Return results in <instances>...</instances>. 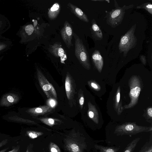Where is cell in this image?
Instances as JSON below:
<instances>
[{"label":"cell","mask_w":152,"mask_h":152,"mask_svg":"<svg viewBox=\"0 0 152 152\" xmlns=\"http://www.w3.org/2000/svg\"><path fill=\"white\" fill-rule=\"evenodd\" d=\"M114 1L115 8L109 12L105 11L106 15L105 18H106L107 23L113 28H115L122 22L125 10L134 6L133 4H131L127 6L124 5L120 7L118 6L116 1L114 0Z\"/></svg>","instance_id":"6da1fadb"},{"label":"cell","mask_w":152,"mask_h":152,"mask_svg":"<svg viewBox=\"0 0 152 152\" xmlns=\"http://www.w3.org/2000/svg\"><path fill=\"white\" fill-rule=\"evenodd\" d=\"M136 27L135 24L124 35L121 37L118 45L120 53H123V56L126 57L130 50L134 48L137 44V39L134 33Z\"/></svg>","instance_id":"7a4b0ae2"},{"label":"cell","mask_w":152,"mask_h":152,"mask_svg":"<svg viewBox=\"0 0 152 152\" xmlns=\"http://www.w3.org/2000/svg\"><path fill=\"white\" fill-rule=\"evenodd\" d=\"M152 130V127L140 126L134 123H126L118 126L114 133L118 135H132L143 132H149Z\"/></svg>","instance_id":"3957f363"},{"label":"cell","mask_w":152,"mask_h":152,"mask_svg":"<svg viewBox=\"0 0 152 152\" xmlns=\"http://www.w3.org/2000/svg\"><path fill=\"white\" fill-rule=\"evenodd\" d=\"M75 39V54L82 65L86 69H90L91 65L88 53L82 40L74 34Z\"/></svg>","instance_id":"277c9868"},{"label":"cell","mask_w":152,"mask_h":152,"mask_svg":"<svg viewBox=\"0 0 152 152\" xmlns=\"http://www.w3.org/2000/svg\"><path fill=\"white\" fill-rule=\"evenodd\" d=\"M129 84L130 102L128 105H125L124 109L131 108L136 104L141 91L140 82L136 76H133L131 77L129 80Z\"/></svg>","instance_id":"5b68a950"},{"label":"cell","mask_w":152,"mask_h":152,"mask_svg":"<svg viewBox=\"0 0 152 152\" xmlns=\"http://www.w3.org/2000/svg\"><path fill=\"white\" fill-rule=\"evenodd\" d=\"M37 76L39 85L47 98L56 99L57 93L54 87L38 69L37 70Z\"/></svg>","instance_id":"8992f818"},{"label":"cell","mask_w":152,"mask_h":152,"mask_svg":"<svg viewBox=\"0 0 152 152\" xmlns=\"http://www.w3.org/2000/svg\"><path fill=\"white\" fill-rule=\"evenodd\" d=\"M60 33L62 39L67 47L69 48L73 46L72 42L73 36V31L71 26L67 21L65 22L64 26L61 30Z\"/></svg>","instance_id":"52a82bcc"},{"label":"cell","mask_w":152,"mask_h":152,"mask_svg":"<svg viewBox=\"0 0 152 152\" xmlns=\"http://www.w3.org/2000/svg\"><path fill=\"white\" fill-rule=\"evenodd\" d=\"M66 145L67 149L70 152H83L86 148L85 143L74 139L68 140Z\"/></svg>","instance_id":"ba28073f"},{"label":"cell","mask_w":152,"mask_h":152,"mask_svg":"<svg viewBox=\"0 0 152 152\" xmlns=\"http://www.w3.org/2000/svg\"><path fill=\"white\" fill-rule=\"evenodd\" d=\"M65 86L67 97L69 101L71 100L74 97L75 89L72 78L68 73L66 76Z\"/></svg>","instance_id":"9c48e42d"},{"label":"cell","mask_w":152,"mask_h":152,"mask_svg":"<svg viewBox=\"0 0 152 152\" xmlns=\"http://www.w3.org/2000/svg\"><path fill=\"white\" fill-rule=\"evenodd\" d=\"M13 45L12 41L11 39L3 36L0 37V56H4Z\"/></svg>","instance_id":"30bf717a"},{"label":"cell","mask_w":152,"mask_h":152,"mask_svg":"<svg viewBox=\"0 0 152 152\" xmlns=\"http://www.w3.org/2000/svg\"><path fill=\"white\" fill-rule=\"evenodd\" d=\"M92 59L94 66L99 72H101L103 66V58L100 52L98 50H95L93 53Z\"/></svg>","instance_id":"8fae6325"},{"label":"cell","mask_w":152,"mask_h":152,"mask_svg":"<svg viewBox=\"0 0 152 152\" xmlns=\"http://www.w3.org/2000/svg\"><path fill=\"white\" fill-rule=\"evenodd\" d=\"M90 29L92 36L94 39L98 40H100L102 39L103 36L102 31L94 19L92 20Z\"/></svg>","instance_id":"7c38bea8"},{"label":"cell","mask_w":152,"mask_h":152,"mask_svg":"<svg viewBox=\"0 0 152 152\" xmlns=\"http://www.w3.org/2000/svg\"><path fill=\"white\" fill-rule=\"evenodd\" d=\"M72 12L81 20L88 23L89 20L87 16L80 8L71 3L68 4Z\"/></svg>","instance_id":"4fadbf2b"},{"label":"cell","mask_w":152,"mask_h":152,"mask_svg":"<svg viewBox=\"0 0 152 152\" xmlns=\"http://www.w3.org/2000/svg\"><path fill=\"white\" fill-rule=\"evenodd\" d=\"M61 45L58 43H56L50 46L49 51L53 55L56 57H66L64 49L61 47Z\"/></svg>","instance_id":"5bb4252c"},{"label":"cell","mask_w":152,"mask_h":152,"mask_svg":"<svg viewBox=\"0 0 152 152\" xmlns=\"http://www.w3.org/2000/svg\"><path fill=\"white\" fill-rule=\"evenodd\" d=\"M11 27L10 20L5 15L0 14V37L7 31Z\"/></svg>","instance_id":"9a60e30c"},{"label":"cell","mask_w":152,"mask_h":152,"mask_svg":"<svg viewBox=\"0 0 152 152\" xmlns=\"http://www.w3.org/2000/svg\"><path fill=\"white\" fill-rule=\"evenodd\" d=\"M52 110L53 108L47 105H45L33 108L30 110V111L34 115H40L50 113Z\"/></svg>","instance_id":"2e32d148"},{"label":"cell","mask_w":152,"mask_h":152,"mask_svg":"<svg viewBox=\"0 0 152 152\" xmlns=\"http://www.w3.org/2000/svg\"><path fill=\"white\" fill-rule=\"evenodd\" d=\"M88 115L89 117L95 123H99L98 113L95 106L90 102L88 103Z\"/></svg>","instance_id":"e0dca14e"},{"label":"cell","mask_w":152,"mask_h":152,"mask_svg":"<svg viewBox=\"0 0 152 152\" xmlns=\"http://www.w3.org/2000/svg\"><path fill=\"white\" fill-rule=\"evenodd\" d=\"M60 10L59 4L56 3L53 4L48 12V17L50 19H54L58 16Z\"/></svg>","instance_id":"ac0fdd59"},{"label":"cell","mask_w":152,"mask_h":152,"mask_svg":"<svg viewBox=\"0 0 152 152\" xmlns=\"http://www.w3.org/2000/svg\"><path fill=\"white\" fill-rule=\"evenodd\" d=\"M95 147L99 151V152H117L119 149V147H105L98 144H96Z\"/></svg>","instance_id":"d6986e66"},{"label":"cell","mask_w":152,"mask_h":152,"mask_svg":"<svg viewBox=\"0 0 152 152\" xmlns=\"http://www.w3.org/2000/svg\"><path fill=\"white\" fill-rule=\"evenodd\" d=\"M38 119L44 124L50 126L61 122L59 120L50 118H40Z\"/></svg>","instance_id":"ffe728a7"},{"label":"cell","mask_w":152,"mask_h":152,"mask_svg":"<svg viewBox=\"0 0 152 152\" xmlns=\"http://www.w3.org/2000/svg\"><path fill=\"white\" fill-rule=\"evenodd\" d=\"M120 99V88L118 87L115 96V108L117 111L118 114H120L122 111V107L119 104Z\"/></svg>","instance_id":"44dd1931"},{"label":"cell","mask_w":152,"mask_h":152,"mask_svg":"<svg viewBox=\"0 0 152 152\" xmlns=\"http://www.w3.org/2000/svg\"><path fill=\"white\" fill-rule=\"evenodd\" d=\"M140 139V137H137L133 140L128 145L124 152H133Z\"/></svg>","instance_id":"7402d4cb"},{"label":"cell","mask_w":152,"mask_h":152,"mask_svg":"<svg viewBox=\"0 0 152 152\" xmlns=\"http://www.w3.org/2000/svg\"><path fill=\"white\" fill-rule=\"evenodd\" d=\"M138 152H152L151 136L150 140L144 145Z\"/></svg>","instance_id":"603a6c76"},{"label":"cell","mask_w":152,"mask_h":152,"mask_svg":"<svg viewBox=\"0 0 152 152\" xmlns=\"http://www.w3.org/2000/svg\"><path fill=\"white\" fill-rule=\"evenodd\" d=\"M137 9H144L151 14H152V4L150 2H146L137 6Z\"/></svg>","instance_id":"cb8c5ba5"},{"label":"cell","mask_w":152,"mask_h":152,"mask_svg":"<svg viewBox=\"0 0 152 152\" xmlns=\"http://www.w3.org/2000/svg\"><path fill=\"white\" fill-rule=\"evenodd\" d=\"M26 133L28 136L31 139L36 138L43 134L42 132L32 131H28Z\"/></svg>","instance_id":"d4e9b609"},{"label":"cell","mask_w":152,"mask_h":152,"mask_svg":"<svg viewBox=\"0 0 152 152\" xmlns=\"http://www.w3.org/2000/svg\"><path fill=\"white\" fill-rule=\"evenodd\" d=\"M57 104V101L54 98L48 99L46 101L47 105L52 108L55 107Z\"/></svg>","instance_id":"484cf974"},{"label":"cell","mask_w":152,"mask_h":152,"mask_svg":"<svg viewBox=\"0 0 152 152\" xmlns=\"http://www.w3.org/2000/svg\"><path fill=\"white\" fill-rule=\"evenodd\" d=\"M50 152H61L59 147L53 142L50 143L49 145Z\"/></svg>","instance_id":"4316f807"},{"label":"cell","mask_w":152,"mask_h":152,"mask_svg":"<svg viewBox=\"0 0 152 152\" xmlns=\"http://www.w3.org/2000/svg\"><path fill=\"white\" fill-rule=\"evenodd\" d=\"M90 86L93 89L96 91H99L100 89V87L96 83L92 81L88 82Z\"/></svg>","instance_id":"83f0119b"},{"label":"cell","mask_w":152,"mask_h":152,"mask_svg":"<svg viewBox=\"0 0 152 152\" xmlns=\"http://www.w3.org/2000/svg\"><path fill=\"white\" fill-rule=\"evenodd\" d=\"M84 101V98L83 96H81L79 98V104L81 108H83Z\"/></svg>","instance_id":"f1b7e54d"},{"label":"cell","mask_w":152,"mask_h":152,"mask_svg":"<svg viewBox=\"0 0 152 152\" xmlns=\"http://www.w3.org/2000/svg\"><path fill=\"white\" fill-rule=\"evenodd\" d=\"M140 59L142 63L143 64L145 65L146 64L145 57L144 55H141L140 57Z\"/></svg>","instance_id":"f546056e"},{"label":"cell","mask_w":152,"mask_h":152,"mask_svg":"<svg viewBox=\"0 0 152 152\" xmlns=\"http://www.w3.org/2000/svg\"><path fill=\"white\" fill-rule=\"evenodd\" d=\"M148 115L151 118L152 117V108L150 107L148 108L147 110Z\"/></svg>","instance_id":"4dcf8cb0"},{"label":"cell","mask_w":152,"mask_h":152,"mask_svg":"<svg viewBox=\"0 0 152 152\" xmlns=\"http://www.w3.org/2000/svg\"><path fill=\"white\" fill-rule=\"evenodd\" d=\"M8 141V140L6 139L0 142V148L5 145L7 142Z\"/></svg>","instance_id":"1f68e13d"},{"label":"cell","mask_w":152,"mask_h":152,"mask_svg":"<svg viewBox=\"0 0 152 152\" xmlns=\"http://www.w3.org/2000/svg\"><path fill=\"white\" fill-rule=\"evenodd\" d=\"M8 152H20V147L18 146Z\"/></svg>","instance_id":"d6a6232c"},{"label":"cell","mask_w":152,"mask_h":152,"mask_svg":"<svg viewBox=\"0 0 152 152\" xmlns=\"http://www.w3.org/2000/svg\"><path fill=\"white\" fill-rule=\"evenodd\" d=\"M8 100L10 102H12L14 101V99L11 96H9L7 97Z\"/></svg>","instance_id":"836d02e7"},{"label":"cell","mask_w":152,"mask_h":152,"mask_svg":"<svg viewBox=\"0 0 152 152\" xmlns=\"http://www.w3.org/2000/svg\"><path fill=\"white\" fill-rule=\"evenodd\" d=\"M9 148H6L0 151V152H5Z\"/></svg>","instance_id":"e575fe53"},{"label":"cell","mask_w":152,"mask_h":152,"mask_svg":"<svg viewBox=\"0 0 152 152\" xmlns=\"http://www.w3.org/2000/svg\"><path fill=\"white\" fill-rule=\"evenodd\" d=\"M26 152H29L28 150H27Z\"/></svg>","instance_id":"d590c367"}]
</instances>
